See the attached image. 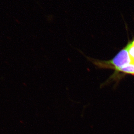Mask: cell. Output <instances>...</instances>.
Returning a JSON list of instances; mask_svg holds the SVG:
<instances>
[{"label":"cell","mask_w":134,"mask_h":134,"mask_svg":"<svg viewBox=\"0 0 134 134\" xmlns=\"http://www.w3.org/2000/svg\"><path fill=\"white\" fill-rule=\"evenodd\" d=\"M107 65L109 64L114 68H120L127 64H131V60L126 47L121 50L111 60L107 62Z\"/></svg>","instance_id":"1"},{"label":"cell","mask_w":134,"mask_h":134,"mask_svg":"<svg viewBox=\"0 0 134 134\" xmlns=\"http://www.w3.org/2000/svg\"><path fill=\"white\" fill-rule=\"evenodd\" d=\"M115 69L118 71L134 75V64H127L120 68Z\"/></svg>","instance_id":"2"},{"label":"cell","mask_w":134,"mask_h":134,"mask_svg":"<svg viewBox=\"0 0 134 134\" xmlns=\"http://www.w3.org/2000/svg\"><path fill=\"white\" fill-rule=\"evenodd\" d=\"M130 59L131 64H134V46L132 43H130L126 47Z\"/></svg>","instance_id":"3"},{"label":"cell","mask_w":134,"mask_h":134,"mask_svg":"<svg viewBox=\"0 0 134 134\" xmlns=\"http://www.w3.org/2000/svg\"><path fill=\"white\" fill-rule=\"evenodd\" d=\"M132 44H133V45L134 46V40L133 42H132Z\"/></svg>","instance_id":"4"}]
</instances>
